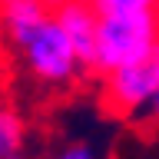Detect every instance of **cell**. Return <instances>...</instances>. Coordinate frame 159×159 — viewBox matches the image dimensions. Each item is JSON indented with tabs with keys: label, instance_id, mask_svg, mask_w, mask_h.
Instances as JSON below:
<instances>
[{
	"label": "cell",
	"instance_id": "cell-1",
	"mask_svg": "<svg viewBox=\"0 0 159 159\" xmlns=\"http://www.w3.org/2000/svg\"><path fill=\"white\" fill-rule=\"evenodd\" d=\"M96 60L93 73L133 66L159 47V3L156 0H96Z\"/></svg>",
	"mask_w": 159,
	"mask_h": 159
},
{
	"label": "cell",
	"instance_id": "cell-2",
	"mask_svg": "<svg viewBox=\"0 0 159 159\" xmlns=\"http://www.w3.org/2000/svg\"><path fill=\"white\" fill-rule=\"evenodd\" d=\"M17 53L23 60L27 73L43 86H66L80 76V63L73 57V50H70L66 37L60 33L53 13L20 43Z\"/></svg>",
	"mask_w": 159,
	"mask_h": 159
},
{
	"label": "cell",
	"instance_id": "cell-3",
	"mask_svg": "<svg viewBox=\"0 0 159 159\" xmlns=\"http://www.w3.org/2000/svg\"><path fill=\"white\" fill-rule=\"evenodd\" d=\"M156 93H159V47L146 60L103 76V106L119 119L146 116Z\"/></svg>",
	"mask_w": 159,
	"mask_h": 159
},
{
	"label": "cell",
	"instance_id": "cell-4",
	"mask_svg": "<svg viewBox=\"0 0 159 159\" xmlns=\"http://www.w3.org/2000/svg\"><path fill=\"white\" fill-rule=\"evenodd\" d=\"M50 13H53L60 33L66 37L70 50H73L80 73L83 70L93 73V60H96V13H93V3L63 0V3H50Z\"/></svg>",
	"mask_w": 159,
	"mask_h": 159
},
{
	"label": "cell",
	"instance_id": "cell-5",
	"mask_svg": "<svg viewBox=\"0 0 159 159\" xmlns=\"http://www.w3.org/2000/svg\"><path fill=\"white\" fill-rule=\"evenodd\" d=\"M50 17V3L40 0H7L0 3V37H7L13 50Z\"/></svg>",
	"mask_w": 159,
	"mask_h": 159
},
{
	"label": "cell",
	"instance_id": "cell-6",
	"mask_svg": "<svg viewBox=\"0 0 159 159\" xmlns=\"http://www.w3.org/2000/svg\"><path fill=\"white\" fill-rule=\"evenodd\" d=\"M23 143H27V123L13 106L0 103V159H10L23 152Z\"/></svg>",
	"mask_w": 159,
	"mask_h": 159
},
{
	"label": "cell",
	"instance_id": "cell-7",
	"mask_svg": "<svg viewBox=\"0 0 159 159\" xmlns=\"http://www.w3.org/2000/svg\"><path fill=\"white\" fill-rule=\"evenodd\" d=\"M50 159H99V152L89 146V143L80 139V143H66V146H60Z\"/></svg>",
	"mask_w": 159,
	"mask_h": 159
},
{
	"label": "cell",
	"instance_id": "cell-8",
	"mask_svg": "<svg viewBox=\"0 0 159 159\" xmlns=\"http://www.w3.org/2000/svg\"><path fill=\"white\" fill-rule=\"evenodd\" d=\"M143 119H149V123H156V126H159V93H156V99L149 103V109H146V116H143Z\"/></svg>",
	"mask_w": 159,
	"mask_h": 159
},
{
	"label": "cell",
	"instance_id": "cell-9",
	"mask_svg": "<svg viewBox=\"0 0 159 159\" xmlns=\"http://www.w3.org/2000/svg\"><path fill=\"white\" fill-rule=\"evenodd\" d=\"M10 159H33V156H30L27 149H23V152H17V156H10Z\"/></svg>",
	"mask_w": 159,
	"mask_h": 159
}]
</instances>
